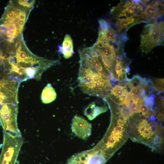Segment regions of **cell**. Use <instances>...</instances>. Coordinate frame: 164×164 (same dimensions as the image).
<instances>
[{
    "mask_svg": "<svg viewBox=\"0 0 164 164\" xmlns=\"http://www.w3.org/2000/svg\"><path fill=\"white\" fill-rule=\"evenodd\" d=\"M157 118L151 120L149 116L134 113L128 118L129 137L133 142L144 144L153 150L160 151L163 143V125Z\"/></svg>",
    "mask_w": 164,
    "mask_h": 164,
    "instance_id": "1",
    "label": "cell"
},
{
    "mask_svg": "<svg viewBox=\"0 0 164 164\" xmlns=\"http://www.w3.org/2000/svg\"><path fill=\"white\" fill-rule=\"evenodd\" d=\"M79 54L80 67L77 77L79 87L85 94L104 97L112 87L110 75L106 70L95 67L86 56Z\"/></svg>",
    "mask_w": 164,
    "mask_h": 164,
    "instance_id": "2",
    "label": "cell"
},
{
    "mask_svg": "<svg viewBox=\"0 0 164 164\" xmlns=\"http://www.w3.org/2000/svg\"><path fill=\"white\" fill-rule=\"evenodd\" d=\"M111 118L105 137L102 153L108 160L127 141L129 138L127 119L121 114L118 107H111Z\"/></svg>",
    "mask_w": 164,
    "mask_h": 164,
    "instance_id": "3",
    "label": "cell"
},
{
    "mask_svg": "<svg viewBox=\"0 0 164 164\" xmlns=\"http://www.w3.org/2000/svg\"><path fill=\"white\" fill-rule=\"evenodd\" d=\"M163 30V22H161L159 24L155 23L147 25L144 27L142 32L147 35L148 41L142 48V51L148 53L152 48L162 43Z\"/></svg>",
    "mask_w": 164,
    "mask_h": 164,
    "instance_id": "4",
    "label": "cell"
},
{
    "mask_svg": "<svg viewBox=\"0 0 164 164\" xmlns=\"http://www.w3.org/2000/svg\"><path fill=\"white\" fill-rule=\"evenodd\" d=\"M91 124L84 118L77 115L73 118L72 122V132L79 138L86 139L91 134Z\"/></svg>",
    "mask_w": 164,
    "mask_h": 164,
    "instance_id": "5",
    "label": "cell"
},
{
    "mask_svg": "<svg viewBox=\"0 0 164 164\" xmlns=\"http://www.w3.org/2000/svg\"><path fill=\"white\" fill-rule=\"evenodd\" d=\"M108 108L105 104L102 105H97L95 102L90 104L84 111V115L88 119L91 120L100 114L106 111Z\"/></svg>",
    "mask_w": 164,
    "mask_h": 164,
    "instance_id": "6",
    "label": "cell"
},
{
    "mask_svg": "<svg viewBox=\"0 0 164 164\" xmlns=\"http://www.w3.org/2000/svg\"><path fill=\"white\" fill-rule=\"evenodd\" d=\"M58 48L59 51L66 59L71 57L75 53L73 51V40L69 34H67L65 36L62 46L59 45Z\"/></svg>",
    "mask_w": 164,
    "mask_h": 164,
    "instance_id": "7",
    "label": "cell"
},
{
    "mask_svg": "<svg viewBox=\"0 0 164 164\" xmlns=\"http://www.w3.org/2000/svg\"><path fill=\"white\" fill-rule=\"evenodd\" d=\"M56 93L51 84L48 83L43 89L41 95L42 102L48 104L54 101L56 98Z\"/></svg>",
    "mask_w": 164,
    "mask_h": 164,
    "instance_id": "8",
    "label": "cell"
},
{
    "mask_svg": "<svg viewBox=\"0 0 164 164\" xmlns=\"http://www.w3.org/2000/svg\"><path fill=\"white\" fill-rule=\"evenodd\" d=\"M90 154L83 152L75 154L67 160V164H90Z\"/></svg>",
    "mask_w": 164,
    "mask_h": 164,
    "instance_id": "9",
    "label": "cell"
},
{
    "mask_svg": "<svg viewBox=\"0 0 164 164\" xmlns=\"http://www.w3.org/2000/svg\"><path fill=\"white\" fill-rule=\"evenodd\" d=\"M144 12L149 19H156V18L161 16L163 14V12L156 7L153 3L147 5Z\"/></svg>",
    "mask_w": 164,
    "mask_h": 164,
    "instance_id": "10",
    "label": "cell"
},
{
    "mask_svg": "<svg viewBox=\"0 0 164 164\" xmlns=\"http://www.w3.org/2000/svg\"><path fill=\"white\" fill-rule=\"evenodd\" d=\"M21 11L16 9L13 10L9 6H8L6 7L1 21L3 23L7 22L18 15Z\"/></svg>",
    "mask_w": 164,
    "mask_h": 164,
    "instance_id": "11",
    "label": "cell"
},
{
    "mask_svg": "<svg viewBox=\"0 0 164 164\" xmlns=\"http://www.w3.org/2000/svg\"><path fill=\"white\" fill-rule=\"evenodd\" d=\"M116 63L114 68V71L116 73L115 77L116 75L117 79L119 81L120 78H123L125 72L122 62L120 61H118L117 60H116Z\"/></svg>",
    "mask_w": 164,
    "mask_h": 164,
    "instance_id": "12",
    "label": "cell"
},
{
    "mask_svg": "<svg viewBox=\"0 0 164 164\" xmlns=\"http://www.w3.org/2000/svg\"><path fill=\"white\" fill-rule=\"evenodd\" d=\"M98 22L100 26L99 32L104 35L110 27L107 21L103 19L99 20Z\"/></svg>",
    "mask_w": 164,
    "mask_h": 164,
    "instance_id": "13",
    "label": "cell"
},
{
    "mask_svg": "<svg viewBox=\"0 0 164 164\" xmlns=\"http://www.w3.org/2000/svg\"><path fill=\"white\" fill-rule=\"evenodd\" d=\"M116 32L111 29L110 27L104 35L105 37L108 40H112L114 42L115 41V36Z\"/></svg>",
    "mask_w": 164,
    "mask_h": 164,
    "instance_id": "14",
    "label": "cell"
},
{
    "mask_svg": "<svg viewBox=\"0 0 164 164\" xmlns=\"http://www.w3.org/2000/svg\"><path fill=\"white\" fill-rule=\"evenodd\" d=\"M26 73L29 76L28 79L34 78L36 73V70L33 67L26 68Z\"/></svg>",
    "mask_w": 164,
    "mask_h": 164,
    "instance_id": "15",
    "label": "cell"
},
{
    "mask_svg": "<svg viewBox=\"0 0 164 164\" xmlns=\"http://www.w3.org/2000/svg\"><path fill=\"white\" fill-rule=\"evenodd\" d=\"M25 22V20L19 19L17 22V24L18 25L17 27L18 28L23 29Z\"/></svg>",
    "mask_w": 164,
    "mask_h": 164,
    "instance_id": "16",
    "label": "cell"
},
{
    "mask_svg": "<svg viewBox=\"0 0 164 164\" xmlns=\"http://www.w3.org/2000/svg\"><path fill=\"white\" fill-rule=\"evenodd\" d=\"M19 19L25 20L26 19V13L25 12H21L18 15Z\"/></svg>",
    "mask_w": 164,
    "mask_h": 164,
    "instance_id": "17",
    "label": "cell"
},
{
    "mask_svg": "<svg viewBox=\"0 0 164 164\" xmlns=\"http://www.w3.org/2000/svg\"><path fill=\"white\" fill-rule=\"evenodd\" d=\"M26 73V69L23 67H21L19 68L17 73L20 75H23Z\"/></svg>",
    "mask_w": 164,
    "mask_h": 164,
    "instance_id": "18",
    "label": "cell"
},
{
    "mask_svg": "<svg viewBox=\"0 0 164 164\" xmlns=\"http://www.w3.org/2000/svg\"><path fill=\"white\" fill-rule=\"evenodd\" d=\"M11 70L12 71H14L16 73H17L19 69L18 66L12 64Z\"/></svg>",
    "mask_w": 164,
    "mask_h": 164,
    "instance_id": "19",
    "label": "cell"
},
{
    "mask_svg": "<svg viewBox=\"0 0 164 164\" xmlns=\"http://www.w3.org/2000/svg\"><path fill=\"white\" fill-rule=\"evenodd\" d=\"M110 28L112 29L113 30H114V31H118V29L117 27L115 26L114 24L113 23H111L110 25Z\"/></svg>",
    "mask_w": 164,
    "mask_h": 164,
    "instance_id": "20",
    "label": "cell"
},
{
    "mask_svg": "<svg viewBox=\"0 0 164 164\" xmlns=\"http://www.w3.org/2000/svg\"><path fill=\"white\" fill-rule=\"evenodd\" d=\"M3 73L4 74L8 75L11 73L12 72L11 69H7L4 70L3 71Z\"/></svg>",
    "mask_w": 164,
    "mask_h": 164,
    "instance_id": "21",
    "label": "cell"
},
{
    "mask_svg": "<svg viewBox=\"0 0 164 164\" xmlns=\"http://www.w3.org/2000/svg\"><path fill=\"white\" fill-rule=\"evenodd\" d=\"M15 47L17 49L22 47V44L20 42H17L15 44Z\"/></svg>",
    "mask_w": 164,
    "mask_h": 164,
    "instance_id": "22",
    "label": "cell"
},
{
    "mask_svg": "<svg viewBox=\"0 0 164 164\" xmlns=\"http://www.w3.org/2000/svg\"><path fill=\"white\" fill-rule=\"evenodd\" d=\"M6 98V96L4 95L0 94V103H2L5 99Z\"/></svg>",
    "mask_w": 164,
    "mask_h": 164,
    "instance_id": "23",
    "label": "cell"
},
{
    "mask_svg": "<svg viewBox=\"0 0 164 164\" xmlns=\"http://www.w3.org/2000/svg\"><path fill=\"white\" fill-rule=\"evenodd\" d=\"M1 88V87H0V89ZM0 94H1V95H4V94L2 92H1V91H0Z\"/></svg>",
    "mask_w": 164,
    "mask_h": 164,
    "instance_id": "24",
    "label": "cell"
}]
</instances>
